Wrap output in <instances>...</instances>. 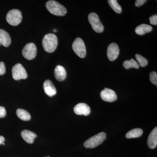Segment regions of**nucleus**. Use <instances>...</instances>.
I'll return each instance as SVG.
<instances>
[{
  "label": "nucleus",
  "mask_w": 157,
  "mask_h": 157,
  "mask_svg": "<svg viewBox=\"0 0 157 157\" xmlns=\"http://www.w3.org/2000/svg\"><path fill=\"white\" fill-rule=\"evenodd\" d=\"M42 45L46 52L48 53L53 52L57 47V37L53 34H47L42 39Z\"/></svg>",
  "instance_id": "nucleus-1"
},
{
  "label": "nucleus",
  "mask_w": 157,
  "mask_h": 157,
  "mask_svg": "<svg viewBox=\"0 0 157 157\" xmlns=\"http://www.w3.org/2000/svg\"><path fill=\"white\" fill-rule=\"evenodd\" d=\"M45 6L50 13L56 16H64L67 14L66 8L56 1H48L46 3Z\"/></svg>",
  "instance_id": "nucleus-2"
},
{
  "label": "nucleus",
  "mask_w": 157,
  "mask_h": 157,
  "mask_svg": "<svg viewBox=\"0 0 157 157\" xmlns=\"http://www.w3.org/2000/svg\"><path fill=\"white\" fill-rule=\"evenodd\" d=\"M106 138V134L105 133L101 132L86 140L84 142V146L86 148H94L103 143Z\"/></svg>",
  "instance_id": "nucleus-3"
},
{
  "label": "nucleus",
  "mask_w": 157,
  "mask_h": 157,
  "mask_svg": "<svg viewBox=\"0 0 157 157\" xmlns=\"http://www.w3.org/2000/svg\"><path fill=\"white\" fill-rule=\"evenodd\" d=\"M22 19L21 11L17 9H12L6 15L7 22L12 26L18 25L21 22Z\"/></svg>",
  "instance_id": "nucleus-4"
},
{
  "label": "nucleus",
  "mask_w": 157,
  "mask_h": 157,
  "mask_svg": "<svg viewBox=\"0 0 157 157\" xmlns=\"http://www.w3.org/2000/svg\"><path fill=\"white\" fill-rule=\"evenodd\" d=\"M72 48L75 53L81 58H84L86 56L85 45L81 38H77L74 40L72 45Z\"/></svg>",
  "instance_id": "nucleus-5"
},
{
  "label": "nucleus",
  "mask_w": 157,
  "mask_h": 157,
  "mask_svg": "<svg viewBox=\"0 0 157 157\" xmlns=\"http://www.w3.org/2000/svg\"><path fill=\"white\" fill-rule=\"evenodd\" d=\"M88 21L92 28L97 33H102L104 30V26L100 21L98 14L92 12L89 14Z\"/></svg>",
  "instance_id": "nucleus-6"
},
{
  "label": "nucleus",
  "mask_w": 157,
  "mask_h": 157,
  "mask_svg": "<svg viewBox=\"0 0 157 157\" xmlns=\"http://www.w3.org/2000/svg\"><path fill=\"white\" fill-rule=\"evenodd\" d=\"M12 77L15 80L26 79L28 74L25 69L21 64L17 63L14 65L12 69Z\"/></svg>",
  "instance_id": "nucleus-7"
},
{
  "label": "nucleus",
  "mask_w": 157,
  "mask_h": 157,
  "mask_svg": "<svg viewBox=\"0 0 157 157\" xmlns=\"http://www.w3.org/2000/svg\"><path fill=\"white\" fill-rule=\"evenodd\" d=\"M23 56L28 60H32L36 57L37 48L33 43H28L22 51Z\"/></svg>",
  "instance_id": "nucleus-8"
},
{
  "label": "nucleus",
  "mask_w": 157,
  "mask_h": 157,
  "mask_svg": "<svg viewBox=\"0 0 157 157\" xmlns=\"http://www.w3.org/2000/svg\"><path fill=\"white\" fill-rule=\"evenodd\" d=\"M120 50L118 45L115 43L109 44L107 48V55L110 61L116 59L119 54Z\"/></svg>",
  "instance_id": "nucleus-9"
},
{
  "label": "nucleus",
  "mask_w": 157,
  "mask_h": 157,
  "mask_svg": "<svg viewBox=\"0 0 157 157\" xmlns=\"http://www.w3.org/2000/svg\"><path fill=\"white\" fill-rule=\"evenodd\" d=\"M101 97L103 101L113 102L117 99V95L114 91L110 89L105 88L101 93Z\"/></svg>",
  "instance_id": "nucleus-10"
},
{
  "label": "nucleus",
  "mask_w": 157,
  "mask_h": 157,
  "mask_svg": "<svg viewBox=\"0 0 157 157\" xmlns=\"http://www.w3.org/2000/svg\"><path fill=\"white\" fill-rule=\"evenodd\" d=\"M74 111L77 115H89L90 108L87 104L85 103H79L74 107Z\"/></svg>",
  "instance_id": "nucleus-11"
},
{
  "label": "nucleus",
  "mask_w": 157,
  "mask_h": 157,
  "mask_svg": "<svg viewBox=\"0 0 157 157\" xmlns=\"http://www.w3.org/2000/svg\"><path fill=\"white\" fill-rule=\"evenodd\" d=\"M43 88L45 94L52 97L56 94V89L52 82L49 79L45 80L43 83Z\"/></svg>",
  "instance_id": "nucleus-12"
},
{
  "label": "nucleus",
  "mask_w": 157,
  "mask_h": 157,
  "mask_svg": "<svg viewBox=\"0 0 157 157\" xmlns=\"http://www.w3.org/2000/svg\"><path fill=\"white\" fill-rule=\"evenodd\" d=\"M147 145L151 149H154L157 145V128L155 127L151 131L147 139Z\"/></svg>",
  "instance_id": "nucleus-13"
},
{
  "label": "nucleus",
  "mask_w": 157,
  "mask_h": 157,
  "mask_svg": "<svg viewBox=\"0 0 157 157\" xmlns=\"http://www.w3.org/2000/svg\"><path fill=\"white\" fill-rule=\"evenodd\" d=\"M54 75L57 80L63 81L67 77V72L63 66L58 65L55 69Z\"/></svg>",
  "instance_id": "nucleus-14"
},
{
  "label": "nucleus",
  "mask_w": 157,
  "mask_h": 157,
  "mask_svg": "<svg viewBox=\"0 0 157 157\" xmlns=\"http://www.w3.org/2000/svg\"><path fill=\"white\" fill-rule=\"evenodd\" d=\"M11 43L10 35L6 31L0 29V44L5 47H8Z\"/></svg>",
  "instance_id": "nucleus-15"
},
{
  "label": "nucleus",
  "mask_w": 157,
  "mask_h": 157,
  "mask_svg": "<svg viewBox=\"0 0 157 157\" xmlns=\"http://www.w3.org/2000/svg\"><path fill=\"white\" fill-rule=\"evenodd\" d=\"M21 136L24 140L29 144L33 143L34 139L37 137V135L35 133L27 130L21 132Z\"/></svg>",
  "instance_id": "nucleus-16"
},
{
  "label": "nucleus",
  "mask_w": 157,
  "mask_h": 157,
  "mask_svg": "<svg viewBox=\"0 0 157 157\" xmlns=\"http://www.w3.org/2000/svg\"><path fill=\"white\" fill-rule=\"evenodd\" d=\"M152 27L148 25L143 24L138 26L135 29V33L138 35L142 36L147 33H150L152 30Z\"/></svg>",
  "instance_id": "nucleus-17"
},
{
  "label": "nucleus",
  "mask_w": 157,
  "mask_h": 157,
  "mask_svg": "<svg viewBox=\"0 0 157 157\" xmlns=\"http://www.w3.org/2000/svg\"><path fill=\"white\" fill-rule=\"evenodd\" d=\"M17 116L21 120L23 121L30 120V114L27 110L22 109H18L16 111Z\"/></svg>",
  "instance_id": "nucleus-18"
},
{
  "label": "nucleus",
  "mask_w": 157,
  "mask_h": 157,
  "mask_svg": "<svg viewBox=\"0 0 157 157\" xmlns=\"http://www.w3.org/2000/svg\"><path fill=\"white\" fill-rule=\"evenodd\" d=\"M143 131L142 129L140 128H135L132 129L126 135V137L127 138H137L140 137L142 135Z\"/></svg>",
  "instance_id": "nucleus-19"
},
{
  "label": "nucleus",
  "mask_w": 157,
  "mask_h": 157,
  "mask_svg": "<svg viewBox=\"0 0 157 157\" xmlns=\"http://www.w3.org/2000/svg\"><path fill=\"white\" fill-rule=\"evenodd\" d=\"M123 66L127 70L132 68L138 69L140 67L137 62L133 59H132L128 60L125 61L123 64Z\"/></svg>",
  "instance_id": "nucleus-20"
},
{
  "label": "nucleus",
  "mask_w": 157,
  "mask_h": 157,
  "mask_svg": "<svg viewBox=\"0 0 157 157\" xmlns=\"http://www.w3.org/2000/svg\"><path fill=\"white\" fill-rule=\"evenodd\" d=\"M109 6L112 8L116 13L120 14L122 12V8L120 5L117 2L116 0H109L108 1Z\"/></svg>",
  "instance_id": "nucleus-21"
},
{
  "label": "nucleus",
  "mask_w": 157,
  "mask_h": 157,
  "mask_svg": "<svg viewBox=\"0 0 157 157\" xmlns=\"http://www.w3.org/2000/svg\"><path fill=\"white\" fill-rule=\"evenodd\" d=\"M135 58L139 66H140L142 67H144L148 64L147 60L140 55L137 54L135 55Z\"/></svg>",
  "instance_id": "nucleus-22"
},
{
  "label": "nucleus",
  "mask_w": 157,
  "mask_h": 157,
  "mask_svg": "<svg viewBox=\"0 0 157 157\" xmlns=\"http://www.w3.org/2000/svg\"><path fill=\"white\" fill-rule=\"evenodd\" d=\"M150 80L152 84L157 85V74L155 72H152L150 73Z\"/></svg>",
  "instance_id": "nucleus-23"
},
{
  "label": "nucleus",
  "mask_w": 157,
  "mask_h": 157,
  "mask_svg": "<svg viewBox=\"0 0 157 157\" xmlns=\"http://www.w3.org/2000/svg\"><path fill=\"white\" fill-rule=\"evenodd\" d=\"M149 20L151 24L153 25H157V14H155V15H153V16L150 17Z\"/></svg>",
  "instance_id": "nucleus-24"
},
{
  "label": "nucleus",
  "mask_w": 157,
  "mask_h": 157,
  "mask_svg": "<svg viewBox=\"0 0 157 157\" xmlns=\"http://www.w3.org/2000/svg\"><path fill=\"white\" fill-rule=\"evenodd\" d=\"M6 68L5 63L2 62H0V75H3L6 73Z\"/></svg>",
  "instance_id": "nucleus-25"
},
{
  "label": "nucleus",
  "mask_w": 157,
  "mask_h": 157,
  "mask_svg": "<svg viewBox=\"0 0 157 157\" xmlns=\"http://www.w3.org/2000/svg\"><path fill=\"white\" fill-rule=\"evenodd\" d=\"M147 1H146V0H137V1H135V6L137 7H140L146 2Z\"/></svg>",
  "instance_id": "nucleus-26"
},
{
  "label": "nucleus",
  "mask_w": 157,
  "mask_h": 157,
  "mask_svg": "<svg viewBox=\"0 0 157 157\" xmlns=\"http://www.w3.org/2000/svg\"><path fill=\"white\" fill-rule=\"evenodd\" d=\"M6 109L4 107L0 106V118L6 117Z\"/></svg>",
  "instance_id": "nucleus-27"
},
{
  "label": "nucleus",
  "mask_w": 157,
  "mask_h": 157,
  "mask_svg": "<svg viewBox=\"0 0 157 157\" xmlns=\"http://www.w3.org/2000/svg\"><path fill=\"white\" fill-rule=\"evenodd\" d=\"M5 140V137L2 136H0V144L4 143Z\"/></svg>",
  "instance_id": "nucleus-28"
},
{
  "label": "nucleus",
  "mask_w": 157,
  "mask_h": 157,
  "mask_svg": "<svg viewBox=\"0 0 157 157\" xmlns=\"http://www.w3.org/2000/svg\"><path fill=\"white\" fill-rule=\"evenodd\" d=\"M54 32H56V29L54 30Z\"/></svg>",
  "instance_id": "nucleus-29"
},
{
  "label": "nucleus",
  "mask_w": 157,
  "mask_h": 157,
  "mask_svg": "<svg viewBox=\"0 0 157 157\" xmlns=\"http://www.w3.org/2000/svg\"><path fill=\"white\" fill-rule=\"evenodd\" d=\"M49 157V156H48V157Z\"/></svg>",
  "instance_id": "nucleus-30"
},
{
  "label": "nucleus",
  "mask_w": 157,
  "mask_h": 157,
  "mask_svg": "<svg viewBox=\"0 0 157 157\" xmlns=\"http://www.w3.org/2000/svg\"><path fill=\"white\" fill-rule=\"evenodd\" d=\"M0 45H1V44H0Z\"/></svg>",
  "instance_id": "nucleus-31"
}]
</instances>
